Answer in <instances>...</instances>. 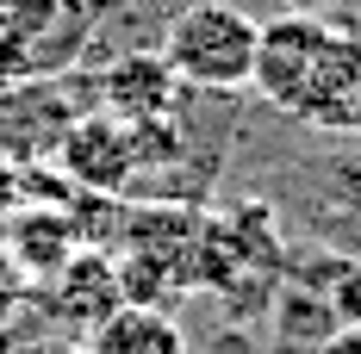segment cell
<instances>
[{
	"label": "cell",
	"instance_id": "ba28073f",
	"mask_svg": "<svg viewBox=\"0 0 361 354\" xmlns=\"http://www.w3.org/2000/svg\"><path fill=\"white\" fill-rule=\"evenodd\" d=\"M44 298H50V311L69 323V329H94L100 317H112L118 305H125V292H118V261H112L106 248L81 243L44 280Z\"/></svg>",
	"mask_w": 361,
	"mask_h": 354
},
{
	"label": "cell",
	"instance_id": "277c9868",
	"mask_svg": "<svg viewBox=\"0 0 361 354\" xmlns=\"http://www.w3.org/2000/svg\"><path fill=\"white\" fill-rule=\"evenodd\" d=\"M281 230L268 206H237V212L206 217V248H200V286L243 292L250 280L281 274Z\"/></svg>",
	"mask_w": 361,
	"mask_h": 354
},
{
	"label": "cell",
	"instance_id": "ac0fdd59",
	"mask_svg": "<svg viewBox=\"0 0 361 354\" xmlns=\"http://www.w3.org/2000/svg\"><path fill=\"white\" fill-rule=\"evenodd\" d=\"M0 87H6V75H0Z\"/></svg>",
	"mask_w": 361,
	"mask_h": 354
},
{
	"label": "cell",
	"instance_id": "9a60e30c",
	"mask_svg": "<svg viewBox=\"0 0 361 354\" xmlns=\"http://www.w3.org/2000/svg\"><path fill=\"white\" fill-rule=\"evenodd\" d=\"M13 354H87V342H69V336H37V342H25V348Z\"/></svg>",
	"mask_w": 361,
	"mask_h": 354
},
{
	"label": "cell",
	"instance_id": "30bf717a",
	"mask_svg": "<svg viewBox=\"0 0 361 354\" xmlns=\"http://www.w3.org/2000/svg\"><path fill=\"white\" fill-rule=\"evenodd\" d=\"M87 354H187V336L156 305H118L87 329Z\"/></svg>",
	"mask_w": 361,
	"mask_h": 354
},
{
	"label": "cell",
	"instance_id": "9c48e42d",
	"mask_svg": "<svg viewBox=\"0 0 361 354\" xmlns=\"http://www.w3.org/2000/svg\"><path fill=\"white\" fill-rule=\"evenodd\" d=\"M0 243L13 248V261L32 274V286H44L63 261H69L75 248L87 243V230L75 224L69 206H44V199H19L13 217L0 224Z\"/></svg>",
	"mask_w": 361,
	"mask_h": 354
},
{
	"label": "cell",
	"instance_id": "e0dca14e",
	"mask_svg": "<svg viewBox=\"0 0 361 354\" xmlns=\"http://www.w3.org/2000/svg\"><path fill=\"white\" fill-rule=\"evenodd\" d=\"M349 131H361V81H355V106H349Z\"/></svg>",
	"mask_w": 361,
	"mask_h": 354
},
{
	"label": "cell",
	"instance_id": "52a82bcc",
	"mask_svg": "<svg viewBox=\"0 0 361 354\" xmlns=\"http://www.w3.org/2000/svg\"><path fill=\"white\" fill-rule=\"evenodd\" d=\"M180 75L169 69L162 50H125L100 69V112L125 118V125H149V118H175Z\"/></svg>",
	"mask_w": 361,
	"mask_h": 354
},
{
	"label": "cell",
	"instance_id": "3957f363",
	"mask_svg": "<svg viewBox=\"0 0 361 354\" xmlns=\"http://www.w3.org/2000/svg\"><path fill=\"white\" fill-rule=\"evenodd\" d=\"M255 44H262V19H250L231 0H193V6H180L169 19L162 56L180 75V87L243 94L255 75Z\"/></svg>",
	"mask_w": 361,
	"mask_h": 354
},
{
	"label": "cell",
	"instance_id": "4fadbf2b",
	"mask_svg": "<svg viewBox=\"0 0 361 354\" xmlns=\"http://www.w3.org/2000/svg\"><path fill=\"white\" fill-rule=\"evenodd\" d=\"M312 354H361V323H343V329H330V336H324Z\"/></svg>",
	"mask_w": 361,
	"mask_h": 354
},
{
	"label": "cell",
	"instance_id": "8992f818",
	"mask_svg": "<svg viewBox=\"0 0 361 354\" xmlns=\"http://www.w3.org/2000/svg\"><path fill=\"white\" fill-rule=\"evenodd\" d=\"M75 125V100L63 81L50 75H25V81H6L0 87V156L32 168V162H50L63 131Z\"/></svg>",
	"mask_w": 361,
	"mask_h": 354
},
{
	"label": "cell",
	"instance_id": "6da1fadb",
	"mask_svg": "<svg viewBox=\"0 0 361 354\" xmlns=\"http://www.w3.org/2000/svg\"><path fill=\"white\" fill-rule=\"evenodd\" d=\"M355 81H361V37L336 32L324 13H281L262 25L250 87L274 112L318 125V131H349Z\"/></svg>",
	"mask_w": 361,
	"mask_h": 354
},
{
	"label": "cell",
	"instance_id": "7a4b0ae2",
	"mask_svg": "<svg viewBox=\"0 0 361 354\" xmlns=\"http://www.w3.org/2000/svg\"><path fill=\"white\" fill-rule=\"evenodd\" d=\"M200 248H206V217L187 206H144L125 217L118 230V292L125 305H156L169 311V298L200 286Z\"/></svg>",
	"mask_w": 361,
	"mask_h": 354
},
{
	"label": "cell",
	"instance_id": "5b68a950",
	"mask_svg": "<svg viewBox=\"0 0 361 354\" xmlns=\"http://www.w3.org/2000/svg\"><path fill=\"white\" fill-rule=\"evenodd\" d=\"M56 175H69L75 193H94V199H112L125 193L131 175H137V143H131V125L112 118V112H75V125L56 143Z\"/></svg>",
	"mask_w": 361,
	"mask_h": 354
},
{
	"label": "cell",
	"instance_id": "5bb4252c",
	"mask_svg": "<svg viewBox=\"0 0 361 354\" xmlns=\"http://www.w3.org/2000/svg\"><path fill=\"white\" fill-rule=\"evenodd\" d=\"M13 206H19V162L0 156V224L13 217Z\"/></svg>",
	"mask_w": 361,
	"mask_h": 354
},
{
	"label": "cell",
	"instance_id": "8fae6325",
	"mask_svg": "<svg viewBox=\"0 0 361 354\" xmlns=\"http://www.w3.org/2000/svg\"><path fill=\"white\" fill-rule=\"evenodd\" d=\"M299 286H312L318 298H324L330 323L343 329V323H361V261L355 255H324V261H312V274Z\"/></svg>",
	"mask_w": 361,
	"mask_h": 354
},
{
	"label": "cell",
	"instance_id": "2e32d148",
	"mask_svg": "<svg viewBox=\"0 0 361 354\" xmlns=\"http://www.w3.org/2000/svg\"><path fill=\"white\" fill-rule=\"evenodd\" d=\"M336 0H287V13H330Z\"/></svg>",
	"mask_w": 361,
	"mask_h": 354
},
{
	"label": "cell",
	"instance_id": "7c38bea8",
	"mask_svg": "<svg viewBox=\"0 0 361 354\" xmlns=\"http://www.w3.org/2000/svg\"><path fill=\"white\" fill-rule=\"evenodd\" d=\"M25 298H32V274H25L19 261H13V248L0 243V317H13V311H19Z\"/></svg>",
	"mask_w": 361,
	"mask_h": 354
}]
</instances>
